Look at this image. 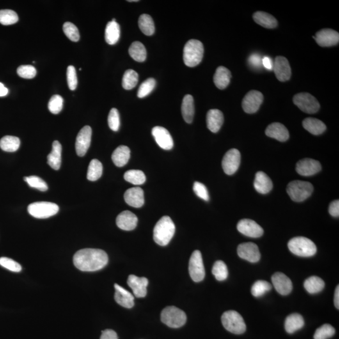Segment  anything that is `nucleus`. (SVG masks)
Listing matches in <instances>:
<instances>
[{"mask_svg": "<svg viewBox=\"0 0 339 339\" xmlns=\"http://www.w3.org/2000/svg\"><path fill=\"white\" fill-rule=\"evenodd\" d=\"M73 262L75 267L82 271H96L104 269L108 263L106 252L99 249L86 248L74 254Z\"/></svg>", "mask_w": 339, "mask_h": 339, "instance_id": "nucleus-1", "label": "nucleus"}, {"mask_svg": "<svg viewBox=\"0 0 339 339\" xmlns=\"http://www.w3.org/2000/svg\"><path fill=\"white\" fill-rule=\"evenodd\" d=\"M175 233V226L169 216L162 217L153 230V239L160 246H165L170 242Z\"/></svg>", "mask_w": 339, "mask_h": 339, "instance_id": "nucleus-2", "label": "nucleus"}, {"mask_svg": "<svg viewBox=\"0 0 339 339\" xmlns=\"http://www.w3.org/2000/svg\"><path fill=\"white\" fill-rule=\"evenodd\" d=\"M203 45L201 41L192 39L188 41L184 49V61L185 65L194 68L199 65L203 56Z\"/></svg>", "mask_w": 339, "mask_h": 339, "instance_id": "nucleus-3", "label": "nucleus"}, {"mask_svg": "<svg viewBox=\"0 0 339 339\" xmlns=\"http://www.w3.org/2000/svg\"><path fill=\"white\" fill-rule=\"evenodd\" d=\"M288 246L293 254L301 257H310L317 253L314 242L305 237L293 238L288 242Z\"/></svg>", "mask_w": 339, "mask_h": 339, "instance_id": "nucleus-4", "label": "nucleus"}, {"mask_svg": "<svg viewBox=\"0 0 339 339\" xmlns=\"http://www.w3.org/2000/svg\"><path fill=\"white\" fill-rule=\"evenodd\" d=\"M221 321L224 328L231 333L239 335L246 331V325L243 318L237 311L229 310L224 312Z\"/></svg>", "mask_w": 339, "mask_h": 339, "instance_id": "nucleus-5", "label": "nucleus"}, {"mask_svg": "<svg viewBox=\"0 0 339 339\" xmlns=\"http://www.w3.org/2000/svg\"><path fill=\"white\" fill-rule=\"evenodd\" d=\"M313 187L310 182L301 180L292 181L288 184L286 191L292 200L295 202L304 201L312 194Z\"/></svg>", "mask_w": 339, "mask_h": 339, "instance_id": "nucleus-6", "label": "nucleus"}, {"mask_svg": "<svg viewBox=\"0 0 339 339\" xmlns=\"http://www.w3.org/2000/svg\"><path fill=\"white\" fill-rule=\"evenodd\" d=\"M161 320L164 324L171 328H179L187 321V316L184 311L173 306H167L162 310Z\"/></svg>", "mask_w": 339, "mask_h": 339, "instance_id": "nucleus-7", "label": "nucleus"}, {"mask_svg": "<svg viewBox=\"0 0 339 339\" xmlns=\"http://www.w3.org/2000/svg\"><path fill=\"white\" fill-rule=\"evenodd\" d=\"M59 207L56 203L49 202H37L30 204L28 212L32 216L37 219H46L56 215Z\"/></svg>", "mask_w": 339, "mask_h": 339, "instance_id": "nucleus-8", "label": "nucleus"}, {"mask_svg": "<svg viewBox=\"0 0 339 339\" xmlns=\"http://www.w3.org/2000/svg\"><path fill=\"white\" fill-rule=\"evenodd\" d=\"M293 100L294 104L304 113L314 114L320 109V104L317 99L307 93L297 94Z\"/></svg>", "mask_w": 339, "mask_h": 339, "instance_id": "nucleus-9", "label": "nucleus"}, {"mask_svg": "<svg viewBox=\"0 0 339 339\" xmlns=\"http://www.w3.org/2000/svg\"><path fill=\"white\" fill-rule=\"evenodd\" d=\"M189 271L190 276L195 282H200L204 279L205 269L200 251H194L192 254L189 261Z\"/></svg>", "mask_w": 339, "mask_h": 339, "instance_id": "nucleus-10", "label": "nucleus"}, {"mask_svg": "<svg viewBox=\"0 0 339 339\" xmlns=\"http://www.w3.org/2000/svg\"><path fill=\"white\" fill-rule=\"evenodd\" d=\"M240 163V154L237 149L233 148L229 150L224 155L222 162V166L227 175H231L237 172Z\"/></svg>", "mask_w": 339, "mask_h": 339, "instance_id": "nucleus-11", "label": "nucleus"}, {"mask_svg": "<svg viewBox=\"0 0 339 339\" xmlns=\"http://www.w3.org/2000/svg\"><path fill=\"white\" fill-rule=\"evenodd\" d=\"M263 102V95L262 93L255 90L249 91L242 100V108L246 113H255L260 109Z\"/></svg>", "mask_w": 339, "mask_h": 339, "instance_id": "nucleus-12", "label": "nucleus"}, {"mask_svg": "<svg viewBox=\"0 0 339 339\" xmlns=\"http://www.w3.org/2000/svg\"><path fill=\"white\" fill-rule=\"evenodd\" d=\"M91 136L92 129L89 126L82 128L78 134L75 142V150L79 157H83L88 152L91 145Z\"/></svg>", "mask_w": 339, "mask_h": 339, "instance_id": "nucleus-13", "label": "nucleus"}, {"mask_svg": "<svg viewBox=\"0 0 339 339\" xmlns=\"http://www.w3.org/2000/svg\"><path fill=\"white\" fill-rule=\"evenodd\" d=\"M316 42L320 46L327 47L338 45L339 42V34L338 32L330 29H322L316 33L313 36Z\"/></svg>", "mask_w": 339, "mask_h": 339, "instance_id": "nucleus-14", "label": "nucleus"}, {"mask_svg": "<svg viewBox=\"0 0 339 339\" xmlns=\"http://www.w3.org/2000/svg\"><path fill=\"white\" fill-rule=\"evenodd\" d=\"M237 228L239 232L247 237H260L264 233L262 227L251 219L240 220L237 224Z\"/></svg>", "mask_w": 339, "mask_h": 339, "instance_id": "nucleus-15", "label": "nucleus"}, {"mask_svg": "<svg viewBox=\"0 0 339 339\" xmlns=\"http://www.w3.org/2000/svg\"><path fill=\"white\" fill-rule=\"evenodd\" d=\"M237 254L240 258L251 263L258 262L261 258L258 247L253 242L239 244L237 247Z\"/></svg>", "mask_w": 339, "mask_h": 339, "instance_id": "nucleus-16", "label": "nucleus"}, {"mask_svg": "<svg viewBox=\"0 0 339 339\" xmlns=\"http://www.w3.org/2000/svg\"><path fill=\"white\" fill-rule=\"evenodd\" d=\"M272 68L277 79L279 81L285 82L290 79L292 70H291L289 62L285 57H276Z\"/></svg>", "mask_w": 339, "mask_h": 339, "instance_id": "nucleus-17", "label": "nucleus"}, {"mask_svg": "<svg viewBox=\"0 0 339 339\" xmlns=\"http://www.w3.org/2000/svg\"><path fill=\"white\" fill-rule=\"evenodd\" d=\"M152 134L156 142L160 148L166 150H171L173 148L172 137L166 128L162 127H155L153 128Z\"/></svg>", "mask_w": 339, "mask_h": 339, "instance_id": "nucleus-18", "label": "nucleus"}, {"mask_svg": "<svg viewBox=\"0 0 339 339\" xmlns=\"http://www.w3.org/2000/svg\"><path fill=\"white\" fill-rule=\"evenodd\" d=\"M322 166L319 162L311 159L300 160L297 164V173L302 176H311L319 172Z\"/></svg>", "mask_w": 339, "mask_h": 339, "instance_id": "nucleus-19", "label": "nucleus"}, {"mask_svg": "<svg viewBox=\"0 0 339 339\" xmlns=\"http://www.w3.org/2000/svg\"><path fill=\"white\" fill-rule=\"evenodd\" d=\"M272 285L277 292L281 295H289L292 292L293 286L291 279L282 272H277L272 276Z\"/></svg>", "mask_w": 339, "mask_h": 339, "instance_id": "nucleus-20", "label": "nucleus"}, {"mask_svg": "<svg viewBox=\"0 0 339 339\" xmlns=\"http://www.w3.org/2000/svg\"><path fill=\"white\" fill-rule=\"evenodd\" d=\"M128 285L132 288L135 296L137 298L145 297L147 293L148 280L145 277H138L131 274L128 277Z\"/></svg>", "mask_w": 339, "mask_h": 339, "instance_id": "nucleus-21", "label": "nucleus"}, {"mask_svg": "<svg viewBox=\"0 0 339 339\" xmlns=\"http://www.w3.org/2000/svg\"><path fill=\"white\" fill-rule=\"evenodd\" d=\"M124 198L127 204L135 208L142 207L145 203L144 192L140 187L128 189L124 195Z\"/></svg>", "mask_w": 339, "mask_h": 339, "instance_id": "nucleus-22", "label": "nucleus"}, {"mask_svg": "<svg viewBox=\"0 0 339 339\" xmlns=\"http://www.w3.org/2000/svg\"><path fill=\"white\" fill-rule=\"evenodd\" d=\"M138 218L134 213L125 210L120 213L116 218V224L118 228L124 231H132L136 228Z\"/></svg>", "mask_w": 339, "mask_h": 339, "instance_id": "nucleus-23", "label": "nucleus"}, {"mask_svg": "<svg viewBox=\"0 0 339 339\" xmlns=\"http://www.w3.org/2000/svg\"><path fill=\"white\" fill-rule=\"evenodd\" d=\"M265 134L270 138L276 139L281 142L288 140L290 136L287 128L279 123L270 124L266 129Z\"/></svg>", "mask_w": 339, "mask_h": 339, "instance_id": "nucleus-24", "label": "nucleus"}, {"mask_svg": "<svg viewBox=\"0 0 339 339\" xmlns=\"http://www.w3.org/2000/svg\"><path fill=\"white\" fill-rule=\"evenodd\" d=\"M208 129L212 133H217L224 123V115L220 110L212 109L209 110L206 117Z\"/></svg>", "mask_w": 339, "mask_h": 339, "instance_id": "nucleus-25", "label": "nucleus"}, {"mask_svg": "<svg viewBox=\"0 0 339 339\" xmlns=\"http://www.w3.org/2000/svg\"><path fill=\"white\" fill-rule=\"evenodd\" d=\"M114 288H115L114 299H115L117 303L125 308H132L134 306L135 298L134 295L118 284L114 285Z\"/></svg>", "mask_w": 339, "mask_h": 339, "instance_id": "nucleus-26", "label": "nucleus"}, {"mask_svg": "<svg viewBox=\"0 0 339 339\" xmlns=\"http://www.w3.org/2000/svg\"><path fill=\"white\" fill-rule=\"evenodd\" d=\"M254 187L258 193L267 194L272 189V182L270 178L263 171L256 173Z\"/></svg>", "mask_w": 339, "mask_h": 339, "instance_id": "nucleus-27", "label": "nucleus"}, {"mask_svg": "<svg viewBox=\"0 0 339 339\" xmlns=\"http://www.w3.org/2000/svg\"><path fill=\"white\" fill-rule=\"evenodd\" d=\"M62 146L60 142L54 141L52 144V152L47 156V163L51 168L58 170L62 161Z\"/></svg>", "mask_w": 339, "mask_h": 339, "instance_id": "nucleus-28", "label": "nucleus"}, {"mask_svg": "<svg viewBox=\"0 0 339 339\" xmlns=\"http://www.w3.org/2000/svg\"><path fill=\"white\" fill-rule=\"evenodd\" d=\"M231 73L230 70L223 66L217 68L214 76V82L217 88L224 89L230 83Z\"/></svg>", "mask_w": 339, "mask_h": 339, "instance_id": "nucleus-29", "label": "nucleus"}, {"mask_svg": "<svg viewBox=\"0 0 339 339\" xmlns=\"http://www.w3.org/2000/svg\"><path fill=\"white\" fill-rule=\"evenodd\" d=\"M130 159V150L127 146H118L112 155V160L115 166L118 167L125 166Z\"/></svg>", "mask_w": 339, "mask_h": 339, "instance_id": "nucleus-30", "label": "nucleus"}, {"mask_svg": "<svg viewBox=\"0 0 339 339\" xmlns=\"http://www.w3.org/2000/svg\"><path fill=\"white\" fill-rule=\"evenodd\" d=\"M253 19L256 24L267 29H274L278 25V22L273 16L263 11L254 13Z\"/></svg>", "mask_w": 339, "mask_h": 339, "instance_id": "nucleus-31", "label": "nucleus"}, {"mask_svg": "<svg viewBox=\"0 0 339 339\" xmlns=\"http://www.w3.org/2000/svg\"><path fill=\"white\" fill-rule=\"evenodd\" d=\"M303 127L310 134L314 135H321L326 130V126L322 121L314 118H307L303 121Z\"/></svg>", "mask_w": 339, "mask_h": 339, "instance_id": "nucleus-32", "label": "nucleus"}, {"mask_svg": "<svg viewBox=\"0 0 339 339\" xmlns=\"http://www.w3.org/2000/svg\"><path fill=\"white\" fill-rule=\"evenodd\" d=\"M181 110L184 120L187 123H191L193 121L195 113L194 98L191 95L184 96Z\"/></svg>", "mask_w": 339, "mask_h": 339, "instance_id": "nucleus-33", "label": "nucleus"}, {"mask_svg": "<svg viewBox=\"0 0 339 339\" xmlns=\"http://www.w3.org/2000/svg\"><path fill=\"white\" fill-rule=\"evenodd\" d=\"M120 36V25L116 22L107 23L105 30V40L109 45L116 44Z\"/></svg>", "mask_w": 339, "mask_h": 339, "instance_id": "nucleus-34", "label": "nucleus"}, {"mask_svg": "<svg viewBox=\"0 0 339 339\" xmlns=\"http://www.w3.org/2000/svg\"><path fill=\"white\" fill-rule=\"evenodd\" d=\"M303 317L299 313H293L286 318L285 327L288 334H293L304 326Z\"/></svg>", "mask_w": 339, "mask_h": 339, "instance_id": "nucleus-35", "label": "nucleus"}, {"mask_svg": "<svg viewBox=\"0 0 339 339\" xmlns=\"http://www.w3.org/2000/svg\"><path fill=\"white\" fill-rule=\"evenodd\" d=\"M129 54L135 61L143 63L146 58L145 47L140 42H133L129 48Z\"/></svg>", "mask_w": 339, "mask_h": 339, "instance_id": "nucleus-36", "label": "nucleus"}, {"mask_svg": "<svg viewBox=\"0 0 339 339\" xmlns=\"http://www.w3.org/2000/svg\"><path fill=\"white\" fill-rule=\"evenodd\" d=\"M304 287L310 294H315L324 289L325 283L319 277L313 276L306 279L304 283Z\"/></svg>", "mask_w": 339, "mask_h": 339, "instance_id": "nucleus-37", "label": "nucleus"}, {"mask_svg": "<svg viewBox=\"0 0 339 339\" xmlns=\"http://www.w3.org/2000/svg\"><path fill=\"white\" fill-rule=\"evenodd\" d=\"M20 145V139L13 136H5L0 140V148L6 152H15Z\"/></svg>", "mask_w": 339, "mask_h": 339, "instance_id": "nucleus-38", "label": "nucleus"}, {"mask_svg": "<svg viewBox=\"0 0 339 339\" xmlns=\"http://www.w3.org/2000/svg\"><path fill=\"white\" fill-rule=\"evenodd\" d=\"M138 25L145 35L151 36L154 34L155 25L151 16L147 14L141 15L139 18Z\"/></svg>", "mask_w": 339, "mask_h": 339, "instance_id": "nucleus-39", "label": "nucleus"}, {"mask_svg": "<svg viewBox=\"0 0 339 339\" xmlns=\"http://www.w3.org/2000/svg\"><path fill=\"white\" fill-rule=\"evenodd\" d=\"M102 165L99 160H91L88 167L87 178L90 181H96L102 177Z\"/></svg>", "mask_w": 339, "mask_h": 339, "instance_id": "nucleus-40", "label": "nucleus"}, {"mask_svg": "<svg viewBox=\"0 0 339 339\" xmlns=\"http://www.w3.org/2000/svg\"><path fill=\"white\" fill-rule=\"evenodd\" d=\"M124 178L127 182L136 185L143 184L146 181L145 173L139 170H131L127 171L124 175Z\"/></svg>", "mask_w": 339, "mask_h": 339, "instance_id": "nucleus-41", "label": "nucleus"}, {"mask_svg": "<svg viewBox=\"0 0 339 339\" xmlns=\"http://www.w3.org/2000/svg\"><path fill=\"white\" fill-rule=\"evenodd\" d=\"M138 82V73L132 69L126 71L123 75L122 86L127 90H130L136 87Z\"/></svg>", "mask_w": 339, "mask_h": 339, "instance_id": "nucleus-42", "label": "nucleus"}, {"mask_svg": "<svg viewBox=\"0 0 339 339\" xmlns=\"http://www.w3.org/2000/svg\"><path fill=\"white\" fill-rule=\"evenodd\" d=\"M212 274L218 281H224L228 278V270L225 263L223 261H217L213 266Z\"/></svg>", "mask_w": 339, "mask_h": 339, "instance_id": "nucleus-43", "label": "nucleus"}, {"mask_svg": "<svg viewBox=\"0 0 339 339\" xmlns=\"http://www.w3.org/2000/svg\"><path fill=\"white\" fill-rule=\"evenodd\" d=\"M271 284L265 280L256 281L251 288V293L254 297H260L263 296L266 293L271 290Z\"/></svg>", "mask_w": 339, "mask_h": 339, "instance_id": "nucleus-44", "label": "nucleus"}, {"mask_svg": "<svg viewBox=\"0 0 339 339\" xmlns=\"http://www.w3.org/2000/svg\"><path fill=\"white\" fill-rule=\"evenodd\" d=\"M18 21V17L15 11L11 10H0V24L10 25Z\"/></svg>", "mask_w": 339, "mask_h": 339, "instance_id": "nucleus-45", "label": "nucleus"}, {"mask_svg": "<svg viewBox=\"0 0 339 339\" xmlns=\"http://www.w3.org/2000/svg\"><path fill=\"white\" fill-rule=\"evenodd\" d=\"M336 333V330L330 324H324L316 330L314 339H328L333 337Z\"/></svg>", "mask_w": 339, "mask_h": 339, "instance_id": "nucleus-46", "label": "nucleus"}, {"mask_svg": "<svg viewBox=\"0 0 339 339\" xmlns=\"http://www.w3.org/2000/svg\"><path fill=\"white\" fill-rule=\"evenodd\" d=\"M156 81L153 78H148L140 85L137 96L139 98H143L150 95L155 88Z\"/></svg>", "mask_w": 339, "mask_h": 339, "instance_id": "nucleus-47", "label": "nucleus"}, {"mask_svg": "<svg viewBox=\"0 0 339 339\" xmlns=\"http://www.w3.org/2000/svg\"><path fill=\"white\" fill-rule=\"evenodd\" d=\"M63 31L68 38L72 42H77L79 40V30L72 23L66 22L63 25Z\"/></svg>", "mask_w": 339, "mask_h": 339, "instance_id": "nucleus-48", "label": "nucleus"}, {"mask_svg": "<svg viewBox=\"0 0 339 339\" xmlns=\"http://www.w3.org/2000/svg\"><path fill=\"white\" fill-rule=\"evenodd\" d=\"M24 180L29 184L30 187L38 189L40 191H47L48 186L46 182L37 176L33 175L24 177Z\"/></svg>", "mask_w": 339, "mask_h": 339, "instance_id": "nucleus-49", "label": "nucleus"}, {"mask_svg": "<svg viewBox=\"0 0 339 339\" xmlns=\"http://www.w3.org/2000/svg\"><path fill=\"white\" fill-rule=\"evenodd\" d=\"M63 98L60 95H54L50 98L48 108L52 114H59L63 109Z\"/></svg>", "mask_w": 339, "mask_h": 339, "instance_id": "nucleus-50", "label": "nucleus"}, {"mask_svg": "<svg viewBox=\"0 0 339 339\" xmlns=\"http://www.w3.org/2000/svg\"><path fill=\"white\" fill-rule=\"evenodd\" d=\"M108 125L111 130L118 132L120 127V114L116 108H112L108 116Z\"/></svg>", "mask_w": 339, "mask_h": 339, "instance_id": "nucleus-51", "label": "nucleus"}, {"mask_svg": "<svg viewBox=\"0 0 339 339\" xmlns=\"http://www.w3.org/2000/svg\"><path fill=\"white\" fill-rule=\"evenodd\" d=\"M17 74L20 77L24 79H33L35 77L36 70L34 66L24 65L17 68Z\"/></svg>", "mask_w": 339, "mask_h": 339, "instance_id": "nucleus-52", "label": "nucleus"}, {"mask_svg": "<svg viewBox=\"0 0 339 339\" xmlns=\"http://www.w3.org/2000/svg\"><path fill=\"white\" fill-rule=\"evenodd\" d=\"M0 265L11 271L20 272L22 271L21 265L10 258H0Z\"/></svg>", "mask_w": 339, "mask_h": 339, "instance_id": "nucleus-53", "label": "nucleus"}, {"mask_svg": "<svg viewBox=\"0 0 339 339\" xmlns=\"http://www.w3.org/2000/svg\"><path fill=\"white\" fill-rule=\"evenodd\" d=\"M67 79L68 88L70 90H75L77 86V77L76 70L74 66H69L68 68Z\"/></svg>", "mask_w": 339, "mask_h": 339, "instance_id": "nucleus-54", "label": "nucleus"}, {"mask_svg": "<svg viewBox=\"0 0 339 339\" xmlns=\"http://www.w3.org/2000/svg\"><path fill=\"white\" fill-rule=\"evenodd\" d=\"M193 189L195 194L199 198L203 199V201H205L209 200V195H208L207 188H206L204 185L201 182H196L194 183Z\"/></svg>", "mask_w": 339, "mask_h": 339, "instance_id": "nucleus-55", "label": "nucleus"}, {"mask_svg": "<svg viewBox=\"0 0 339 339\" xmlns=\"http://www.w3.org/2000/svg\"><path fill=\"white\" fill-rule=\"evenodd\" d=\"M329 211L330 214L333 217H339V200H336L330 204Z\"/></svg>", "mask_w": 339, "mask_h": 339, "instance_id": "nucleus-56", "label": "nucleus"}, {"mask_svg": "<svg viewBox=\"0 0 339 339\" xmlns=\"http://www.w3.org/2000/svg\"><path fill=\"white\" fill-rule=\"evenodd\" d=\"M100 339H118V336L113 330L107 329L102 332Z\"/></svg>", "mask_w": 339, "mask_h": 339, "instance_id": "nucleus-57", "label": "nucleus"}, {"mask_svg": "<svg viewBox=\"0 0 339 339\" xmlns=\"http://www.w3.org/2000/svg\"><path fill=\"white\" fill-rule=\"evenodd\" d=\"M249 63L255 68H260L262 64V60L257 54H253L249 58Z\"/></svg>", "mask_w": 339, "mask_h": 339, "instance_id": "nucleus-58", "label": "nucleus"}, {"mask_svg": "<svg viewBox=\"0 0 339 339\" xmlns=\"http://www.w3.org/2000/svg\"><path fill=\"white\" fill-rule=\"evenodd\" d=\"M262 64L266 68L269 70H271L273 68V63H272L271 59L268 57H265L262 59Z\"/></svg>", "mask_w": 339, "mask_h": 339, "instance_id": "nucleus-59", "label": "nucleus"}, {"mask_svg": "<svg viewBox=\"0 0 339 339\" xmlns=\"http://www.w3.org/2000/svg\"><path fill=\"white\" fill-rule=\"evenodd\" d=\"M334 304H335V306L336 308L339 309V286L338 285L337 286L336 289V292H335V295H334Z\"/></svg>", "mask_w": 339, "mask_h": 339, "instance_id": "nucleus-60", "label": "nucleus"}, {"mask_svg": "<svg viewBox=\"0 0 339 339\" xmlns=\"http://www.w3.org/2000/svg\"><path fill=\"white\" fill-rule=\"evenodd\" d=\"M8 89L0 82V97H3L8 95Z\"/></svg>", "mask_w": 339, "mask_h": 339, "instance_id": "nucleus-61", "label": "nucleus"}, {"mask_svg": "<svg viewBox=\"0 0 339 339\" xmlns=\"http://www.w3.org/2000/svg\"><path fill=\"white\" fill-rule=\"evenodd\" d=\"M129 2H137L138 1V0H129V1H128Z\"/></svg>", "mask_w": 339, "mask_h": 339, "instance_id": "nucleus-62", "label": "nucleus"}]
</instances>
